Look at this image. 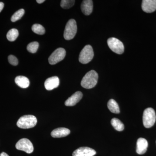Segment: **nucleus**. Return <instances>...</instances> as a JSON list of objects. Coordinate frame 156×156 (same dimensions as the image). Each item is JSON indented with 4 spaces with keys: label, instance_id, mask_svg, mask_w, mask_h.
Wrapping results in <instances>:
<instances>
[{
    "label": "nucleus",
    "instance_id": "obj_3",
    "mask_svg": "<svg viewBox=\"0 0 156 156\" xmlns=\"http://www.w3.org/2000/svg\"><path fill=\"white\" fill-rule=\"evenodd\" d=\"M156 119L155 112L153 108L145 109L143 115V122L146 128H150L154 125Z\"/></svg>",
    "mask_w": 156,
    "mask_h": 156
},
{
    "label": "nucleus",
    "instance_id": "obj_15",
    "mask_svg": "<svg viewBox=\"0 0 156 156\" xmlns=\"http://www.w3.org/2000/svg\"><path fill=\"white\" fill-rule=\"evenodd\" d=\"M81 8L85 15H90L93 10V2L92 0H84L81 4Z\"/></svg>",
    "mask_w": 156,
    "mask_h": 156
},
{
    "label": "nucleus",
    "instance_id": "obj_8",
    "mask_svg": "<svg viewBox=\"0 0 156 156\" xmlns=\"http://www.w3.org/2000/svg\"><path fill=\"white\" fill-rule=\"evenodd\" d=\"M15 146L17 149L23 151L27 154L32 153L34 151L32 143L27 138H22L20 140Z\"/></svg>",
    "mask_w": 156,
    "mask_h": 156
},
{
    "label": "nucleus",
    "instance_id": "obj_19",
    "mask_svg": "<svg viewBox=\"0 0 156 156\" xmlns=\"http://www.w3.org/2000/svg\"><path fill=\"white\" fill-rule=\"evenodd\" d=\"M19 36V32L16 29H12L8 32L7 34V38L9 41H14L17 39Z\"/></svg>",
    "mask_w": 156,
    "mask_h": 156
},
{
    "label": "nucleus",
    "instance_id": "obj_6",
    "mask_svg": "<svg viewBox=\"0 0 156 156\" xmlns=\"http://www.w3.org/2000/svg\"><path fill=\"white\" fill-rule=\"evenodd\" d=\"M107 44L110 49L115 53L122 54L124 53V45L119 39L115 37L110 38L108 40Z\"/></svg>",
    "mask_w": 156,
    "mask_h": 156
},
{
    "label": "nucleus",
    "instance_id": "obj_25",
    "mask_svg": "<svg viewBox=\"0 0 156 156\" xmlns=\"http://www.w3.org/2000/svg\"><path fill=\"white\" fill-rule=\"evenodd\" d=\"M4 7V4L2 2H0V12L2 11L3 8Z\"/></svg>",
    "mask_w": 156,
    "mask_h": 156
},
{
    "label": "nucleus",
    "instance_id": "obj_10",
    "mask_svg": "<svg viewBox=\"0 0 156 156\" xmlns=\"http://www.w3.org/2000/svg\"><path fill=\"white\" fill-rule=\"evenodd\" d=\"M143 11L147 13L153 12L156 10V0H143L142 1Z\"/></svg>",
    "mask_w": 156,
    "mask_h": 156
},
{
    "label": "nucleus",
    "instance_id": "obj_5",
    "mask_svg": "<svg viewBox=\"0 0 156 156\" xmlns=\"http://www.w3.org/2000/svg\"><path fill=\"white\" fill-rule=\"evenodd\" d=\"M93 57L94 52L92 46L86 45L80 53L79 61L83 64H87L92 60Z\"/></svg>",
    "mask_w": 156,
    "mask_h": 156
},
{
    "label": "nucleus",
    "instance_id": "obj_18",
    "mask_svg": "<svg viewBox=\"0 0 156 156\" xmlns=\"http://www.w3.org/2000/svg\"><path fill=\"white\" fill-rule=\"evenodd\" d=\"M112 126L117 131H122L125 128V126L123 123L116 118L112 119L111 122Z\"/></svg>",
    "mask_w": 156,
    "mask_h": 156
},
{
    "label": "nucleus",
    "instance_id": "obj_14",
    "mask_svg": "<svg viewBox=\"0 0 156 156\" xmlns=\"http://www.w3.org/2000/svg\"><path fill=\"white\" fill-rule=\"evenodd\" d=\"M70 133V131L68 128H58L54 129L51 132V135L54 138H60L67 136Z\"/></svg>",
    "mask_w": 156,
    "mask_h": 156
},
{
    "label": "nucleus",
    "instance_id": "obj_9",
    "mask_svg": "<svg viewBox=\"0 0 156 156\" xmlns=\"http://www.w3.org/2000/svg\"><path fill=\"white\" fill-rule=\"evenodd\" d=\"M96 154L95 151L91 148L81 147L73 152V156H94Z\"/></svg>",
    "mask_w": 156,
    "mask_h": 156
},
{
    "label": "nucleus",
    "instance_id": "obj_11",
    "mask_svg": "<svg viewBox=\"0 0 156 156\" xmlns=\"http://www.w3.org/2000/svg\"><path fill=\"white\" fill-rule=\"evenodd\" d=\"M83 96V93L81 92H76L66 101L65 105L67 106H74L80 101Z\"/></svg>",
    "mask_w": 156,
    "mask_h": 156
},
{
    "label": "nucleus",
    "instance_id": "obj_13",
    "mask_svg": "<svg viewBox=\"0 0 156 156\" xmlns=\"http://www.w3.org/2000/svg\"><path fill=\"white\" fill-rule=\"evenodd\" d=\"M147 140L145 138H139L136 142V153L139 154H143L147 150Z\"/></svg>",
    "mask_w": 156,
    "mask_h": 156
},
{
    "label": "nucleus",
    "instance_id": "obj_2",
    "mask_svg": "<svg viewBox=\"0 0 156 156\" xmlns=\"http://www.w3.org/2000/svg\"><path fill=\"white\" fill-rule=\"evenodd\" d=\"M37 123V119L32 115H26L20 117L17 123V126L22 129L33 128Z\"/></svg>",
    "mask_w": 156,
    "mask_h": 156
},
{
    "label": "nucleus",
    "instance_id": "obj_22",
    "mask_svg": "<svg viewBox=\"0 0 156 156\" xmlns=\"http://www.w3.org/2000/svg\"><path fill=\"white\" fill-rule=\"evenodd\" d=\"M39 48V43L37 42H31L27 45V50L28 52L32 53H36Z\"/></svg>",
    "mask_w": 156,
    "mask_h": 156
},
{
    "label": "nucleus",
    "instance_id": "obj_21",
    "mask_svg": "<svg viewBox=\"0 0 156 156\" xmlns=\"http://www.w3.org/2000/svg\"><path fill=\"white\" fill-rule=\"evenodd\" d=\"M25 11L23 9H20L17 11H16L15 13L11 17V21L12 22H14L19 20L21 19V17L24 15Z\"/></svg>",
    "mask_w": 156,
    "mask_h": 156
},
{
    "label": "nucleus",
    "instance_id": "obj_16",
    "mask_svg": "<svg viewBox=\"0 0 156 156\" xmlns=\"http://www.w3.org/2000/svg\"><path fill=\"white\" fill-rule=\"evenodd\" d=\"M15 82L18 87L23 89L27 88L30 85L29 80L24 76H17L15 78Z\"/></svg>",
    "mask_w": 156,
    "mask_h": 156
},
{
    "label": "nucleus",
    "instance_id": "obj_20",
    "mask_svg": "<svg viewBox=\"0 0 156 156\" xmlns=\"http://www.w3.org/2000/svg\"><path fill=\"white\" fill-rule=\"evenodd\" d=\"M32 30L34 33L39 35H43L45 33V28L40 24H34L32 27Z\"/></svg>",
    "mask_w": 156,
    "mask_h": 156
},
{
    "label": "nucleus",
    "instance_id": "obj_24",
    "mask_svg": "<svg viewBox=\"0 0 156 156\" xmlns=\"http://www.w3.org/2000/svg\"><path fill=\"white\" fill-rule=\"evenodd\" d=\"M8 59L9 63L13 66H17L18 64V59L16 56L14 55H11L9 56Z\"/></svg>",
    "mask_w": 156,
    "mask_h": 156
},
{
    "label": "nucleus",
    "instance_id": "obj_12",
    "mask_svg": "<svg viewBox=\"0 0 156 156\" xmlns=\"http://www.w3.org/2000/svg\"><path fill=\"white\" fill-rule=\"evenodd\" d=\"M59 84V79L58 77L55 76L47 79L44 83V86L47 90L50 91L57 88Z\"/></svg>",
    "mask_w": 156,
    "mask_h": 156
},
{
    "label": "nucleus",
    "instance_id": "obj_4",
    "mask_svg": "<svg viewBox=\"0 0 156 156\" xmlns=\"http://www.w3.org/2000/svg\"><path fill=\"white\" fill-rule=\"evenodd\" d=\"M77 27L76 22L74 19H70L68 21L64 32V37L65 40H71L73 38L76 34Z\"/></svg>",
    "mask_w": 156,
    "mask_h": 156
},
{
    "label": "nucleus",
    "instance_id": "obj_27",
    "mask_svg": "<svg viewBox=\"0 0 156 156\" xmlns=\"http://www.w3.org/2000/svg\"><path fill=\"white\" fill-rule=\"evenodd\" d=\"M45 1V0H37V2L38 4H42V3H44Z\"/></svg>",
    "mask_w": 156,
    "mask_h": 156
},
{
    "label": "nucleus",
    "instance_id": "obj_1",
    "mask_svg": "<svg viewBox=\"0 0 156 156\" xmlns=\"http://www.w3.org/2000/svg\"><path fill=\"white\" fill-rule=\"evenodd\" d=\"M98 77V74L96 71L93 70L90 71L85 75L82 79L81 86L85 89H92L97 84Z\"/></svg>",
    "mask_w": 156,
    "mask_h": 156
},
{
    "label": "nucleus",
    "instance_id": "obj_7",
    "mask_svg": "<svg viewBox=\"0 0 156 156\" xmlns=\"http://www.w3.org/2000/svg\"><path fill=\"white\" fill-rule=\"evenodd\" d=\"M66 55V51L64 48H58L51 54L48 61L51 65H55L64 59Z\"/></svg>",
    "mask_w": 156,
    "mask_h": 156
},
{
    "label": "nucleus",
    "instance_id": "obj_23",
    "mask_svg": "<svg viewBox=\"0 0 156 156\" xmlns=\"http://www.w3.org/2000/svg\"><path fill=\"white\" fill-rule=\"evenodd\" d=\"M75 2L74 0H62L60 6L63 9H69L74 5Z\"/></svg>",
    "mask_w": 156,
    "mask_h": 156
},
{
    "label": "nucleus",
    "instance_id": "obj_26",
    "mask_svg": "<svg viewBox=\"0 0 156 156\" xmlns=\"http://www.w3.org/2000/svg\"><path fill=\"white\" fill-rule=\"evenodd\" d=\"M0 156H9V155L6 153L3 152L0 154Z\"/></svg>",
    "mask_w": 156,
    "mask_h": 156
},
{
    "label": "nucleus",
    "instance_id": "obj_17",
    "mask_svg": "<svg viewBox=\"0 0 156 156\" xmlns=\"http://www.w3.org/2000/svg\"><path fill=\"white\" fill-rule=\"evenodd\" d=\"M107 106L109 110L115 114L119 113L120 108L119 105L114 99H110L108 102Z\"/></svg>",
    "mask_w": 156,
    "mask_h": 156
}]
</instances>
